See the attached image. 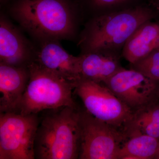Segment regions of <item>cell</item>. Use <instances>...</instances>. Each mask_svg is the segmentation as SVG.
<instances>
[{
  "label": "cell",
  "instance_id": "16",
  "mask_svg": "<svg viewBox=\"0 0 159 159\" xmlns=\"http://www.w3.org/2000/svg\"><path fill=\"white\" fill-rule=\"evenodd\" d=\"M136 0H75L82 21L91 18L128 9L134 6L131 3Z\"/></svg>",
  "mask_w": 159,
  "mask_h": 159
},
{
  "label": "cell",
  "instance_id": "8",
  "mask_svg": "<svg viewBox=\"0 0 159 159\" xmlns=\"http://www.w3.org/2000/svg\"><path fill=\"white\" fill-rule=\"evenodd\" d=\"M158 84L135 70L123 68L102 84L134 112L157 99Z\"/></svg>",
  "mask_w": 159,
  "mask_h": 159
},
{
  "label": "cell",
  "instance_id": "14",
  "mask_svg": "<svg viewBox=\"0 0 159 159\" xmlns=\"http://www.w3.org/2000/svg\"><path fill=\"white\" fill-rule=\"evenodd\" d=\"M159 150L158 139L144 134H133L120 147L117 159H153Z\"/></svg>",
  "mask_w": 159,
  "mask_h": 159
},
{
  "label": "cell",
  "instance_id": "1",
  "mask_svg": "<svg viewBox=\"0 0 159 159\" xmlns=\"http://www.w3.org/2000/svg\"><path fill=\"white\" fill-rule=\"evenodd\" d=\"M9 13L36 41L74 40L82 21L75 0H13Z\"/></svg>",
  "mask_w": 159,
  "mask_h": 159
},
{
  "label": "cell",
  "instance_id": "3",
  "mask_svg": "<svg viewBox=\"0 0 159 159\" xmlns=\"http://www.w3.org/2000/svg\"><path fill=\"white\" fill-rule=\"evenodd\" d=\"M39 118L34 141L35 159H79V108L65 106L46 110Z\"/></svg>",
  "mask_w": 159,
  "mask_h": 159
},
{
  "label": "cell",
  "instance_id": "21",
  "mask_svg": "<svg viewBox=\"0 0 159 159\" xmlns=\"http://www.w3.org/2000/svg\"><path fill=\"white\" fill-rule=\"evenodd\" d=\"M154 159H159V150L157 153Z\"/></svg>",
  "mask_w": 159,
  "mask_h": 159
},
{
  "label": "cell",
  "instance_id": "7",
  "mask_svg": "<svg viewBox=\"0 0 159 159\" xmlns=\"http://www.w3.org/2000/svg\"><path fill=\"white\" fill-rule=\"evenodd\" d=\"M80 143L79 159H117L127 139L125 133L80 110Z\"/></svg>",
  "mask_w": 159,
  "mask_h": 159
},
{
  "label": "cell",
  "instance_id": "6",
  "mask_svg": "<svg viewBox=\"0 0 159 159\" xmlns=\"http://www.w3.org/2000/svg\"><path fill=\"white\" fill-rule=\"evenodd\" d=\"M38 114L0 113V159H34Z\"/></svg>",
  "mask_w": 159,
  "mask_h": 159
},
{
  "label": "cell",
  "instance_id": "10",
  "mask_svg": "<svg viewBox=\"0 0 159 159\" xmlns=\"http://www.w3.org/2000/svg\"><path fill=\"white\" fill-rule=\"evenodd\" d=\"M37 42L33 61L43 69L72 81L80 79L79 56L69 54L59 40L49 39Z\"/></svg>",
  "mask_w": 159,
  "mask_h": 159
},
{
  "label": "cell",
  "instance_id": "20",
  "mask_svg": "<svg viewBox=\"0 0 159 159\" xmlns=\"http://www.w3.org/2000/svg\"><path fill=\"white\" fill-rule=\"evenodd\" d=\"M157 99L159 100V82L158 84L157 93Z\"/></svg>",
  "mask_w": 159,
  "mask_h": 159
},
{
  "label": "cell",
  "instance_id": "11",
  "mask_svg": "<svg viewBox=\"0 0 159 159\" xmlns=\"http://www.w3.org/2000/svg\"><path fill=\"white\" fill-rule=\"evenodd\" d=\"M29 79L28 67L0 63V113L16 111Z\"/></svg>",
  "mask_w": 159,
  "mask_h": 159
},
{
  "label": "cell",
  "instance_id": "4",
  "mask_svg": "<svg viewBox=\"0 0 159 159\" xmlns=\"http://www.w3.org/2000/svg\"><path fill=\"white\" fill-rule=\"evenodd\" d=\"M28 68L29 82L15 112L28 115L65 106L78 108L73 97L77 81L48 70L34 61Z\"/></svg>",
  "mask_w": 159,
  "mask_h": 159
},
{
  "label": "cell",
  "instance_id": "17",
  "mask_svg": "<svg viewBox=\"0 0 159 159\" xmlns=\"http://www.w3.org/2000/svg\"><path fill=\"white\" fill-rule=\"evenodd\" d=\"M130 68L135 70L145 77L159 82V49L156 48L147 56L130 64Z\"/></svg>",
  "mask_w": 159,
  "mask_h": 159
},
{
  "label": "cell",
  "instance_id": "18",
  "mask_svg": "<svg viewBox=\"0 0 159 159\" xmlns=\"http://www.w3.org/2000/svg\"><path fill=\"white\" fill-rule=\"evenodd\" d=\"M150 6L154 8L159 14V0H149Z\"/></svg>",
  "mask_w": 159,
  "mask_h": 159
},
{
  "label": "cell",
  "instance_id": "15",
  "mask_svg": "<svg viewBox=\"0 0 159 159\" xmlns=\"http://www.w3.org/2000/svg\"><path fill=\"white\" fill-rule=\"evenodd\" d=\"M127 137L133 134L148 135L159 140V100H155L134 112L125 129Z\"/></svg>",
  "mask_w": 159,
  "mask_h": 159
},
{
  "label": "cell",
  "instance_id": "13",
  "mask_svg": "<svg viewBox=\"0 0 159 159\" xmlns=\"http://www.w3.org/2000/svg\"><path fill=\"white\" fill-rule=\"evenodd\" d=\"M159 45V20L142 24L127 40L123 47L122 57L134 64L147 56Z\"/></svg>",
  "mask_w": 159,
  "mask_h": 159
},
{
  "label": "cell",
  "instance_id": "9",
  "mask_svg": "<svg viewBox=\"0 0 159 159\" xmlns=\"http://www.w3.org/2000/svg\"><path fill=\"white\" fill-rule=\"evenodd\" d=\"M35 45L8 19L0 17V63L16 67H28L34 59Z\"/></svg>",
  "mask_w": 159,
  "mask_h": 159
},
{
  "label": "cell",
  "instance_id": "2",
  "mask_svg": "<svg viewBox=\"0 0 159 159\" xmlns=\"http://www.w3.org/2000/svg\"><path fill=\"white\" fill-rule=\"evenodd\" d=\"M159 15L150 5L141 4L91 18L78 36L80 54L100 52L122 56L123 47L135 31Z\"/></svg>",
  "mask_w": 159,
  "mask_h": 159
},
{
  "label": "cell",
  "instance_id": "5",
  "mask_svg": "<svg viewBox=\"0 0 159 159\" xmlns=\"http://www.w3.org/2000/svg\"><path fill=\"white\" fill-rule=\"evenodd\" d=\"M74 92L89 113L125 133L134 112L107 87L81 78L76 84Z\"/></svg>",
  "mask_w": 159,
  "mask_h": 159
},
{
  "label": "cell",
  "instance_id": "12",
  "mask_svg": "<svg viewBox=\"0 0 159 159\" xmlns=\"http://www.w3.org/2000/svg\"><path fill=\"white\" fill-rule=\"evenodd\" d=\"M79 56L80 79L102 84L123 68L119 55L93 52Z\"/></svg>",
  "mask_w": 159,
  "mask_h": 159
},
{
  "label": "cell",
  "instance_id": "22",
  "mask_svg": "<svg viewBox=\"0 0 159 159\" xmlns=\"http://www.w3.org/2000/svg\"><path fill=\"white\" fill-rule=\"evenodd\" d=\"M157 48L159 49V45L158 46V48Z\"/></svg>",
  "mask_w": 159,
  "mask_h": 159
},
{
  "label": "cell",
  "instance_id": "19",
  "mask_svg": "<svg viewBox=\"0 0 159 159\" xmlns=\"http://www.w3.org/2000/svg\"><path fill=\"white\" fill-rule=\"evenodd\" d=\"M1 1V4H6V3L9 2L10 1H12L13 0H0Z\"/></svg>",
  "mask_w": 159,
  "mask_h": 159
}]
</instances>
